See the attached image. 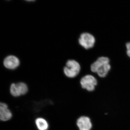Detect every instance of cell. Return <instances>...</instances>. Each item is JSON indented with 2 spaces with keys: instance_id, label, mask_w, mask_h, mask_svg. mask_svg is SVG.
<instances>
[{
  "instance_id": "6da1fadb",
  "label": "cell",
  "mask_w": 130,
  "mask_h": 130,
  "mask_svg": "<svg viewBox=\"0 0 130 130\" xmlns=\"http://www.w3.org/2000/svg\"><path fill=\"white\" fill-rule=\"evenodd\" d=\"M110 60L107 57H101L98 58L91 66V70L95 73L101 78L106 77L111 69Z\"/></svg>"
},
{
  "instance_id": "7a4b0ae2",
  "label": "cell",
  "mask_w": 130,
  "mask_h": 130,
  "mask_svg": "<svg viewBox=\"0 0 130 130\" xmlns=\"http://www.w3.org/2000/svg\"><path fill=\"white\" fill-rule=\"evenodd\" d=\"M81 70L79 63L74 60H70L67 62L66 66L64 68V73L67 77L73 78L76 77Z\"/></svg>"
},
{
  "instance_id": "3957f363",
  "label": "cell",
  "mask_w": 130,
  "mask_h": 130,
  "mask_svg": "<svg viewBox=\"0 0 130 130\" xmlns=\"http://www.w3.org/2000/svg\"><path fill=\"white\" fill-rule=\"evenodd\" d=\"M81 87L89 92H92L95 90L97 86V79L94 76L90 74L85 75L81 78L80 81Z\"/></svg>"
},
{
  "instance_id": "277c9868",
  "label": "cell",
  "mask_w": 130,
  "mask_h": 130,
  "mask_svg": "<svg viewBox=\"0 0 130 130\" xmlns=\"http://www.w3.org/2000/svg\"><path fill=\"white\" fill-rule=\"evenodd\" d=\"M95 42V39L94 36L88 32L82 33L78 39L79 44L86 49H89L93 47Z\"/></svg>"
},
{
  "instance_id": "5b68a950",
  "label": "cell",
  "mask_w": 130,
  "mask_h": 130,
  "mask_svg": "<svg viewBox=\"0 0 130 130\" xmlns=\"http://www.w3.org/2000/svg\"><path fill=\"white\" fill-rule=\"evenodd\" d=\"M28 91L27 85L23 82L12 84L10 86V93L14 97H18L25 94Z\"/></svg>"
},
{
  "instance_id": "8992f818",
  "label": "cell",
  "mask_w": 130,
  "mask_h": 130,
  "mask_svg": "<svg viewBox=\"0 0 130 130\" xmlns=\"http://www.w3.org/2000/svg\"><path fill=\"white\" fill-rule=\"evenodd\" d=\"M76 125L79 130H91L93 127L90 119L87 116H81L78 118Z\"/></svg>"
},
{
  "instance_id": "52a82bcc",
  "label": "cell",
  "mask_w": 130,
  "mask_h": 130,
  "mask_svg": "<svg viewBox=\"0 0 130 130\" xmlns=\"http://www.w3.org/2000/svg\"><path fill=\"white\" fill-rule=\"evenodd\" d=\"M4 66L10 70H14L18 67L20 64L19 60L16 56L9 55L5 58L3 62Z\"/></svg>"
},
{
  "instance_id": "ba28073f",
  "label": "cell",
  "mask_w": 130,
  "mask_h": 130,
  "mask_svg": "<svg viewBox=\"0 0 130 130\" xmlns=\"http://www.w3.org/2000/svg\"><path fill=\"white\" fill-rule=\"evenodd\" d=\"M12 113L6 104L0 102V121H7L11 118Z\"/></svg>"
},
{
  "instance_id": "9c48e42d",
  "label": "cell",
  "mask_w": 130,
  "mask_h": 130,
  "mask_svg": "<svg viewBox=\"0 0 130 130\" xmlns=\"http://www.w3.org/2000/svg\"><path fill=\"white\" fill-rule=\"evenodd\" d=\"M36 126L38 130H48L49 125L46 120L42 118H38L35 120Z\"/></svg>"
},
{
  "instance_id": "30bf717a",
  "label": "cell",
  "mask_w": 130,
  "mask_h": 130,
  "mask_svg": "<svg viewBox=\"0 0 130 130\" xmlns=\"http://www.w3.org/2000/svg\"><path fill=\"white\" fill-rule=\"evenodd\" d=\"M126 53L130 58V42L126 44Z\"/></svg>"
}]
</instances>
